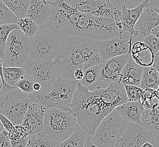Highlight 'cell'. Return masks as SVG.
Here are the masks:
<instances>
[{
  "label": "cell",
  "instance_id": "7",
  "mask_svg": "<svg viewBox=\"0 0 159 147\" xmlns=\"http://www.w3.org/2000/svg\"><path fill=\"white\" fill-rule=\"evenodd\" d=\"M55 63L59 74L64 78L74 79V72L78 68L85 70L84 58L77 36H68L61 39V50Z\"/></svg>",
  "mask_w": 159,
  "mask_h": 147
},
{
  "label": "cell",
  "instance_id": "34",
  "mask_svg": "<svg viewBox=\"0 0 159 147\" xmlns=\"http://www.w3.org/2000/svg\"><path fill=\"white\" fill-rule=\"evenodd\" d=\"M17 25L19 29H20L26 36L30 37L34 36L40 28V26L34 21L27 17L23 18L18 19Z\"/></svg>",
  "mask_w": 159,
  "mask_h": 147
},
{
  "label": "cell",
  "instance_id": "25",
  "mask_svg": "<svg viewBox=\"0 0 159 147\" xmlns=\"http://www.w3.org/2000/svg\"><path fill=\"white\" fill-rule=\"evenodd\" d=\"M159 84V70L152 66L144 67L139 87L143 89H157Z\"/></svg>",
  "mask_w": 159,
  "mask_h": 147
},
{
  "label": "cell",
  "instance_id": "48",
  "mask_svg": "<svg viewBox=\"0 0 159 147\" xmlns=\"http://www.w3.org/2000/svg\"><path fill=\"white\" fill-rule=\"evenodd\" d=\"M2 78L0 74V94L1 93V90H2Z\"/></svg>",
  "mask_w": 159,
  "mask_h": 147
},
{
  "label": "cell",
  "instance_id": "32",
  "mask_svg": "<svg viewBox=\"0 0 159 147\" xmlns=\"http://www.w3.org/2000/svg\"><path fill=\"white\" fill-rule=\"evenodd\" d=\"M9 134L12 147H26L29 135L27 130L21 124L16 125L14 130Z\"/></svg>",
  "mask_w": 159,
  "mask_h": 147
},
{
  "label": "cell",
  "instance_id": "22",
  "mask_svg": "<svg viewBox=\"0 0 159 147\" xmlns=\"http://www.w3.org/2000/svg\"><path fill=\"white\" fill-rule=\"evenodd\" d=\"M115 108L127 121L141 124V115L144 108L140 101H127Z\"/></svg>",
  "mask_w": 159,
  "mask_h": 147
},
{
  "label": "cell",
  "instance_id": "23",
  "mask_svg": "<svg viewBox=\"0 0 159 147\" xmlns=\"http://www.w3.org/2000/svg\"><path fill=\"white\" fill-rule=\"evenodd\" d=\"M130 53L135 62L143 67L150 66L153 64L155 55L149 46L144 42L135 43Z\"/></svg>",
  "mask_w": 159,
  "mask_h": 147
},
{
  "label": "cell",
  "instance_id": "17",
  "mask_svg": "<svg viewBox=\"0 0 159 147\" xmlns=\"http://www.w3.org/2000/svg\"><path fill=\"white\" fill-rule=\"evenodd\" d=\"M46 107L41 105L32 103L25 114L21 125L31 135L43 130V118Z\"/></svg>",
  "mask_w": 159,
  "mask_h": 147
},
{
  "label": "cell",
  "instance_id": "11",
  "mask_svg": "<svg viewBox=\"0 0 159 147\" xmlns=\"http://www.w3.org/2000/svg\"><path fill=\"white\" fill-rule=\"evenodd\" d=\"M155 136L141 124L129 122L124 134L117 139L114 147H142L147 142L153 144Z\"/></svg>",
  "mask_w": 159,
  "mask_h": 147
},
{
  "label": "cell",
  "instance_id": "38",
  "mask_svg": "<svg viewBox=\"0 0 159 147\" xmlns=\"http://www.w3.org/2000/svg\"><path fill=\"white\" fill-rule=\"evenodd\" d=\"M143 42L149 46L154 55L159 52V39L153 35V34H150L147 36L144 37Z\"/></svg>",
  "mask_w": 159,
  "mask_h": 147
},
{
  "label": "cell",
  "instance_id": "2",
  "mask_svg": "<svg viewBox=\"0 0 159 147\" xmlns=\"http://www.w3.org/2000/svg\"><path fill=\"white\" fill-rule=\"evenodd\" d=\"M77 122L86 132L93 136L101 121L110 113L97 92L90 91L79 82L70 105Z\"/></svg>",
  "mask_w": 159,
  "mask_h": 147
},
{
  "label": "cell",
  "instance_id": "20",
  "mask_svg": "<svg viewBox=\"0 0 159 147\" xmlns=\"http://www.w3.org/2000/svg\"><path fill=\"white\" fill-rule=\"evenodd\" d=\"M143 68L135 62L129 53L128 60L120 74L119 82L124 85L139 86Z\"/></svg>",
  "mask_w": 159,
  "mask_h": 147
},
{
  "label": "cell",
  "instance_id": "4",
  "mask_svg": "<svg viewBox=\"0 0 159 147\" xmlns=\"http://www.w3.org/2000/svg\"><path fill=\"white\" fill-rule=\"evenodd\" d=\"M76 122L72 111L48 108L43 118V131L49 138L57 141V147L72 134Z\"/></svg>",
  "mask_w": 159,
  "mask_h": 147
},
{
  "label": "cell",
  "instance_id": "16",
  "mask_svg": "<svg viewBox=\"0 0 159 147\" xmlns=\"http://www.w3.org/2000/svg\"><path fill=\"white\" fill-rule=\"evenodd\" d=\"M150 0H144L142 3L138 5L135 8L129 9L125 5L122 6L121 21L117 26L120 31L123 33L129 32L132 36H137L139 32L135 30V25H136L138 19L141 16L144 8L150 7Z\"/></svg>",
  "mask_w": 159,
  "mask_h": 147
},
{
  "label": "cell",
  "instance_id": "21",
  "mask_svg": "<svg viewBox=\"0 0 159 147\" xmlns=\"http://www.w3.org/2000/svg\"><path fill=\"white\" fill-rule=\"evenodd\" d=\"M139 34L141 36H147L154 28L159 25V15L152 7L146 8L141 14L137 22Z\"/></svg>",
  "mask_w": 159,
  "mask_h": 147
},
{
  "label": "cell",
  "instance_id": "51",
  "mask_svg": "<svg viewBox=\"0 0 159 147\" xmlns=\"http://www.w3.org/2000/svg\"><path fill=\"white\" fill-rule=\"evenodd\" d=\"M157 90H159V86H158V88H157Z\"/></svg>",
  "mask_w": 159,
  "mask_h": 147
},
{
  "label": "cell",
  "instance_id": "14",
  "mask_svg": "<svg viewBox=\"0 0 159 147\" xmlns=\"http://www.w3.org/2000/svg\"><path fill=\"white\" fill-rule=\"evenodd\" d=\"M96 90L101 101L110 113L117 106L128 101L125 86L119 82H111L106 88Z\"/></svg>",
  "mask_w": 159,
  "mask_h": 147
},
{
  "label": "cell",
  "instance_id": "33",
  "mask_svg": "<svg viewBox=\"0 0 159 147\" xmlns=\"http://www.w3.org/2000/svg\"><path fill=\"white\" fill-rule=\"evenodd\" d=\"M15 29H19L17 23L0 25V58L3 59L6 43L10 33Z\"/></svg>",
  "mask_w": 159,
  "mask_h": 147
},
{
  "label": "cell",
  "instance_id": "36",
  "mask_svg": "<svg viewBox=\"0 0 159 147\" xmlns=\"http://www.w3.org/2000/svg\"><path fill=\"white\" fill-rule=\"evenodd\" d=\"M35 82L36 81L30 75L25 73L16 83V87L25 93L30 94L34 92V84Z\"/></svg>",
  "mask_w": 159,
  "mask_h": 147
},
{
  "label": "cell",
  "instance_id": "26",
  "mask_svg": "<svg viewBox=\"0 0 159 147\" xmlns=\"http://www.w3.org/2000/svg\"><path fill=\"white\" fill-rule=\"evenodd\" d=\"M89 135L85 131L80 128L75 129L72 134L58 145L60 147H84Z\"/></svg>",
  "mask_w": 159,
  "mask_h": 147
},
{
  "label": "cell",
  "instance_id": "5",
  "mask_svg": "<svg viewBox=\"0 0 159 147\" xmlns=\"http://www.w3.org/2000/svg\"><path fill=\"white\" fill-rule=\"evenodd\" d=\"M61 48V38L51 28L40 27L31 37L28 59L55 62Z\"/></svg>",
  "mask_w": 159,
  "mask_h": 147
},
{
  "label": "cell",
  "instance_id": "52",
  "mask_svg": "<svg viewBox=\"0 0 159 147\" xmlns=\"http://www.w3.org/2000/svg\"><path fill=\"white\" fill-rule=\"evenodd\" d=\"M157 109H159V107H157Z\"/></svg>",
  "mask_w": 159,
  "mask_h": 147
},
{
  "label": "cell",
  "instance_id": "10",
  "mask_svg": "<svg viewBox=\"0 0 159 147\" xmlns=\"http://www.w3.org/2000/svg\"><path fill=\"white\" fill-rule=\"evenodd\" d=\"M26 73L30 75L34 80L40 83V92L49 93L55 80L59 75V71L55 62L40 59H28L23 65Z\"/></svg>",
  "mask_w": 159,
  "mask_h": 147
},
{
  "label": "cell",
  "instance_id": "46",
  "mask_svg": "<svg viewBox=\"0 0 159 147\" xmlns=\"http://www.w3.org/2000/svg\"><path fill=\"white\" fill-rule=\"evenodd\" d=\"M152 146H153V144L147 142V143H146L145 144H144L142 147H152Z\"/></svg>",
  "mask_w": 159,
  "mask_h": 147
},
{
  "label": "cell",
  "instance_id": "37",
  "mask_svg": "<svg viewBox=\"0 0 159 147\" xmlns=\"http://www.w3.org/2000/svg\"><path fill=\"white\" fill-rule=\"evenodd\" d=\"M126 92L129 101H140L141 95L143 92L139 86L134 85H124Z\"/></svg>",
  "mask_w": 159,
  "mask_h": 147
},
{
  "label": "cell",
  "instance_id": "3",
  "mask_svg": "<svg viewBox=\"0 0 159 147\" xmlns=\"http://www.w3.org/2000/svg\"><path fill=\"white\" fill-rule=\"evenodd\" d=\"M78 83L77 80L64 78L59 74L49 93L34 92L28 96L32 103L41 105L47 109L54 107L72 111L70 105Z\"/></svg>",
  "mask_w": 159,
  "mask_h": 147
},
{
  "label": "cell",
  "instance_id": "18",
  "mask_svg": "<svg viewBox=\"0 0 159 147\" xmlns=\"http://www.w3.org/2000/svg\"><path fill=\"white\" fill-rule=\"evenodd\" d=\"M81 52L84 58L85 70L102 62L99 49L96 40L86 36H77Z\"/></svg>",
  "mask_w": 159,
  "mask_h": 147
},
{
  "label": "cell",
  "instance_id": "19",
  "mask_svg": "<svg viewBox=\"0 0 159 147\" xmlns=\"http://www.w3.org/2000/svg\"><path fill=\"white\" fill-rule=\"evenodd\" d=\"M52 9L51 2L45 0H31L28 9L27 17L32 19L41 27L49 21Z\"/></svg>",
  "mask_w": 159,
  "mask_h": 147
},
{
  "label": "cell",
  "instance_id": "13",
  "mask_svg": "<svg viewBox=\"0 0 159 147\" xmlns=\"http://www.w3.org/2000/svg\"><path fill=\"white\" fill-rule=\"evenodd\" d=\"M132 36L129 41L123 37V34L107 39L96 41L99 46L102 61L130 52Z\"/></svg>",
  "mask_w": 159,
  "mask_h": 147
},
{
  "label": "cell",
  "instance_id": "50",
  "mask_svg": "<svg viewBox=\"0 0 159 147\" xmlns=\"http://www.w3.org/2000/svg\"><path fill=\"white\" fill-rule=\"evenodd\" d=\"M154 9L156 11V12H157L159 14V8H156V7H154Z\"/></svg>",
  "mask_w": 159,
  "mask_h": 147
},
{
  "label": "cell",
  "instance_id": "35",
  "mask_svg": "<svg viewBox=\"0 0 159 147\" xmlns=\"http://www.w3.org/2000/svg\"><path fill=\"white\" fill-rule=\"evenodd\" d=\"M18 18L6 6L2 0H0V25L17 23Z\"/></svg>",
  "mask_w": 159,
  "mask_h": 147
},
{
  "label": "cell",
  "instance_id": "40",
  "mask_svg": "<svg viewBox=\"0 0 159 147\" xmlns=\"http://www.w3.org/2000/svg\"><path fill=\"white\" fill-rule=\"evenodd\" d=\"M0 120L4 126L5 129L9 133H11L14 130L16 125L8 118H7L5 115H3V114L0 113Z\"/></svg>",
  "mask_w": 159,
  "mask_h": 147
},
{
  "label": "cell",
  "instance_id": "12",
  "mask_svg": "<svg viewBox=\"0 0 159 147\" xmlns=\"http://www.w3.org/2000/svg\"><path fill=\"white\" fill-rule=\"evenodd\" d=\"M81 13L100 17L113 18L116 9L111 0H64Z\"/></svg>",
  "mask_w": 159,
  "mask_h": 147
},
{
  "label": "cell",
  "instance_id": "53",
  "mask_svg": "<svg viewBox=\"0 0 159 147\" xmlns=\"http://www.w3.org/2000/svg\"></svg>",
  "mask_w": 159,
  "mask_h": 147
},
{
  "label": "cell",
  "instance_id": "42",
  "mask_svg": "<svg viewBox=\"0 0 159 147\" xmlns=\"http://www.w3.org/2000/svg\"><path fill=\"white\" fill-rule=\"evenodd\" d=\"M153 68H156L157 70L159 69V52L157 53L154 57L153 64L152 65Z\"/></svg>",
  "mask_w": 159,
  "mask_h": 147
},
{
  "label": "cell",
  "instance_id": "30",
  "mask_svg": "<svg viewBox=\"0 0 159 147\" xmlns=\"http://www.w3.org/2000/svg\"><path fill=\"white\" fill-rule=\"evenodd\" d=\"M18 19L27 17L31 0H2Z\"/></svg>",
  "mask_w": 159,
  "mask_h": 147
},
{
  "label": "cell",
  "instance_id": "28",
  "mask_svg": "<svg viewBox=\"0 0 159 147\" xmlns=\"http://www.w3.org/2000/svg\"><path fill=\"white\" fill-rule=\"evenodd\" d=\"M26 147H57V144L43 130L36 134L28 136Z\"/></svg>",
  "mask_w": 159,
  "mask_h": 147
},
{
  "label": "cell",
  "instance_id": "29",
  "mask_svg": "<svg viewBox=\"0 0 159 147\" xmlns=\"http://www.w3.org/2000/svg\"><path fill=\"white\" fill-rule=\"evenodd\" d=\"M140 102L144 109H153L159 106V91L146 88L143 90Z\"/></svg>",
  "mask_w": 159,
  "mask_h": 147
},
{
  "label": "cell",
  "instance_id": "8",
  "mask_svg": "<svg viewBox=\"0 0 159 147\" xmlns=\"http://www.w3.org/2000/svg\"><path fill=\"white\" fill-rule=\"evenodd\" d=\"M31 37L20 29L10 33L3 58V67L21 68L29 58Z\"/></svg>",
  "mask_w": 159,
  "mask_h": 147
},
{
  "label": "cell",
  "instance_id": "47",
  "mask_svg": "<svg viewBox=\"0 0 159 147\" xmlns=\"http://www.w3.org/2000/svg\"><path fill=\"white\" fill-rule=\"evenodd\" d=\"M6 130V129H5L4 126H3L2 123L1 121V120H0V133L2 131H3V130Z\"/></svg>",
  "mask_w": 159,
  "mask_h": 147
},
{
  "label": "cell",
  "instance_id": "24",
  "mask_svg": "<svg viewBox=\"0 0 159 147\" xmlns=\"http://www.w3.org/2000/svg\"><path fill=\"white\" fill-rule=\"evenodd\" d=\"M141 125L154 134H159V109H144L141 115Z\"/></svg>",
  "mask_w": 159,
  "mask_h": 147
},
{
  "label": "cell",
  "instance_id": "15",
  "mask_svg": "<svg viewBox=\"0 0 159 147\" xmlns=\"http://www.w3.org/2000/svg\"><path fill=\"white\" fill-rule=\"evenodd\" d=\"M129 57V53L108 58L101 62L100 65L101 80L106 83L119 82L122 69Z\"/></svg>",
  "mask_w": 159,
  "mask_h": 147
},
{
  "label": "cell",
  "instance_id": "44",
  "mask_svg": "<svg viewBox=\"0 0 159 147\" xmlns=\"http://www.w3.org/2000/svg\"><path fill=\"white\" fill-rule=\"evenodd\" d=\"M41 89V85L40 83L36 82L34 83V92H40Z\"/></svg>",
  "mask_w": 159,
  "mask_h": 147
},
{
  "label": "cell",
  "instance_id": "31",
  "mask_svg": "<svg viewBox=\"0 0 159 147\" xmlns=\"http://www.w3.org/2000/svg\"><path fill=\"white\" fill-rule=\"evenodd\" d=\"M2 73L6 83L11 87H16V83L26 73L22 67H3Z\"/></svg>",
  "mask_w": 159,
  "mask_h": 147
},
{
  "label": "cell",
  "instance_id": "43",
  "mask_svg": "<svg viewBox=\"0 0 159 147\" xmlns=\"http://www.w3.org/2000/svg\"><path fill=\"white\" fill-rule=\"evenodd\" d=\"M84 147H96L95 144L93 143L92 140V136L89 135V137L88 138L87 140L86 141L85 144L84 145Z\"/></svg>",
  "mask_w": 159,
  "mask_h": 147
},
{
  "label": "cell",
  "instance_id": "1",
  "mask_svg": "<svg viewBox=\"0 0 159 147\" xmlns=\"http://www.w3.org/2000/svg\"><path fill=\"white\" fill-rule=\"evenodd\" d=\"M51 4L52 9L49 21L42 27L51 28L61 39L68 36H81L97 41L124 34L113 18L81 13L64 0H57Z\"/></svg>",
  "mask_w": 159,
  "mask_h": 147
},
{
  "label": "cell",
  "instance_id": "27",
  "mask_svg": "<svg viewBox=\"0 0 159 147\" xmlns=\"http://www.w3.org/2000/svg\"><path fill=\"white\" fill-rule=\"evenodd\" d=\"M100 65H94L86 69L84 75L79 82L89 89H91L98 85L100 82Z\"/></svg>",
  "mask_w": 159,
  "mask_h": 147
},
{
  "label": "cell",
  "instance_id": "45",
  "mask_svg": "<svg viewBox=\"0 0 159 147\" xmlns=\"http://www.w3.org/2000/svg\"><path fill=\"white\" fill-rule=\"evenodd\" d=\"M151 34H153V35L159 39V25L153 28L151 32Z\"/></svg>",
  "mask_w": 159,
  "mask_h": 147
},
{
  "label": "cell",
  "instance_id": "49",
  "mask_svg": "<svg viewBox=\"0 0 159 147\" xmlns=\"http://www.w3.org/2000/svg\"><path fill=\"white\" fill-rule=\"evenodd\" d=\"M45 1H48V2H54L56 1L57 0H45Z\"/></svg>",
  "mask_w": 159,
  "mask_h": 147
},
{
  "label": "cell",
  "instance_id": "39",
  "mask_svg": "<svg viewBox=\"0 0 159 147\" xmlns=\"http://www.w3.org/2000/svg\"><path fill=\"white\" fill-rule=\"evenodd\" d=\"M11 143L10 139V134L6 130L0 133V147H10Z\"/></svg>",
  "mask_w": 159,
  "mask_h": 147
},
{
  "label": "cell",
  "instance_id": "41",
  "mask_svg": "<svg viewBox=\"0 0 159 147\" xmlns=\"http://www.w3.org/2000/svg\"><path fill=\"white\" fill-rule=\"evenodd\" d=\"M84 75V70L82 68H78L74 72V79L79 82L82 79Z\"/></svg>",
  "mask_w": 159,
  "mask_h": 147
},
{
  "label": "cell",
  "instance_id": "9",
  "mask_svg": "<svg viewBox=\"0 0 159 147\" xmlns=\"http://www.w3.org/2000/svg\"><path fill=\"white\" fill-rule=\"evenodd\" d=\"M28 95L18 87L0 94V113L3 114L15 125H21L31 103Z\"/></svg>",
  "mask_w": 159,
  "mask_h": 147
},
{
  "label": "cell",
  "instance_id": "6",
  "mask_svg": "<svg viewBox=\"0 0 159 147\" xmlns=\"http://www.w3.org/2000/svg\"><path fill=\"white\" fill-rule=\"evenodd\" d=\"M115 108L105 116L92 136V140L96 147H113L118 138L122 136L128 125Z\"/></svg>",
  "mask_w": 159,
  "mask_h": 147
}]
</instances>
